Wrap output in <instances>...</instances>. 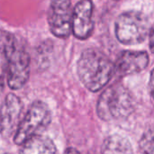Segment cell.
Segmentation results:
<instances>
[{
    "label": "cell",
    "mask_w": 154,
    "mask_h": 154,
    "mask_svg": "<svg viewBox=\"0 0 154 154\" xmlns=\"http://www.w3.org/2000/svg\"><path fill=\"white\" fill-rule=\"evenodd\" d=\"M77 69L80 81L92 92L102 89L115 72L114 64L109 58L96 49H88L81 53Z\"/></svg>",
    "instance_id": "6da1fadb"
},
{
    "label": "cell",
    "mask_w": 154,
    "mask_h": 154,
    "mask_svg": "<svg viewBox=\"0 0 154 154\" xmlns=\"http://www.w3.org/2000/svg\"><path fill=\"white\" fill-rule=\"evenodd\" d=\"M0 50L6 59V77L10 88H22L30 74V56L15 37L8 32L0 35Z\"/></svg>",
    "instance_id": "7a4b0ae2"
},
{
    "label": "cell",
    "mask_w": 154,
    "mask_h": 154,
    "mask_svg": "<svg viewBox=\"0 0 154 154\" xmlns=\"http://www.w3.org/2000/svg\"><path fill=\"white\" fill-rule=\"evenodd\" d=\"M134 110V98L122 84L116 83L107 88L99 97L97 105L98 116L106 122L123 120Z\"/></svg>",
    "instance_id": "3957f363"
},
{
    "label": "cell",
    "mask_w": 154,
    "mask_h": 154,
    "mask_svg": "<svg viewBox=\"0 0 154 154\" xmlns=\"http://www.w3.org/2000/svg\"><path fill=\"white\" fill-rule=\"evenodd\" d=\"M51 121L49 106L42 101H34L20 122L14 134V142L17 145H23L28 140L41 135L49 126Z\"/></svg>",
    "instance_id": "277c9868"
},
{
    "label": "cell",
    "mask_w": 154,
    "mask_h": 154,
    "mask_svg": "<svg viewBox=\"0 0 154 154\" xmlns=\"http://www.w3.org/2000/svg\"><path fill=\"white\" fill-rule=\"evenodd\" d=\"M149 32V20L138 11L123 13L116 22V35L124 44H137L145 40Z\"/></svg>",
    "instance_id": "5b68a950"
},
{
    "label": "cell",
    "mask_w": 154,
    "mask_h": 154,
    "mask_svg": "<svg viewBox=\"0 0 154 154\" xmlns=\"http://www.w3.org/2000/svg\"><path fill=\"white\" fill-rule=\"evenodd\" d=\"M71 2L67 0L52 1L48 12V23L53 35L59 38H67L72 32Z\"/></svg>",
    "instance_id": "8992f818"
},
{
    "label": "cell",
    "mask_w": 154,
    "mask_h": 154,
    "mask_svg": "<svg viewBox=\"0 0 154 154\" xmlns=\"http://www.w3.org/2000/svg\"><path fill=\"white\" fill-rule=\"evenodd\" d=\"M22 110L21 99L14 94H8L0 106V133L4 137L11 136L17 130Z\"/></svg>",
    "instance_id": "52a82bcc"
},
{
    "label": "cell",
    "mask_w": 154,
    "mask_h": 154,
    "mask_svg": "<svg viewBox=\"0 0 154 154\" xmlns=\"http://www.w3.org/2000/svg\"><path fill=\"white\" fill-rule=\"evenodd\" d=\"M93 3L88 0L79 2L73 8L72 32L79 40L88 39L93 32Z\"/></svg>",
    "instance_id": "ba28073f"
},
{
    "label": "cell",
    "mask_w": 154,
    "mask_h": 154,
    "mask_svg": "<svg viewBox=\"0 0 154 154\" xmlns=\"http://www.w3.org/2000/svg\"><path fill=\"white\" fill-rule=\"evenodd\" d=\"M148 63L149 55L146 51H125L119 54L114 68L117 76L125 77L143 71Z\"/></svg>",
    "instance_id": "9c48e42d"
},
{
    "label": "cell",
    "mask_w": 154,
    "mask_h": 154,
    "mask_svg": "<svg viewBox=\"0 0 154 154\" xmlns=\"http://www.w3.org/2000/svg\"><path fill=\"white\" fill-rule=\"evenodd\" d=\"M19 154H58V151L50 138L38 135L25 142Z\"/></svg>",
    "instance_id": "30bf717a"
},
{
    "label": "cell",
    "mask_w": 154,
    "mask_h": 154,
    "mask_svg": "<svg viewBox=\"0 0 154 154\" xmlns=\"http://www.w3.org/2000/svg\"><path fill=\"white\" fill-rule=\"evenodd\" d=\"M102 154H133V148L128 139L113 134L108 136L103 143Z\"/></svg>",
    "instance_id": "8fae6325"
},
{
    "label": "cell",
    "mask_w": 154,
    "mask_h": 154,
    "mask_svg": "<svg viewBox=\"0 0 154 154\" xmlns=\"http://www.w3.org/2000/svg\"><path fill=\"white\" fill-rule=\"evenodd\" d=\"M139 147L142 154H154V126L143 133Z\"/></svg>",
    "instance_id": "7c38bea8"
},
{
    "label": "cell",
    "mask_w": 154,
    "mask_h": 154,
    "mask_svg": "<svg viewBox=\"0 0 154 154\" xmlns=\"http://www.w3.org/2000/svg\"><path fill=\"white\" fill-rule=\"evenodd\" d=\"M149 91L152 96V97L154 99V69L151 73L150 82H149Z\"/></svg>",
    "instance_id": "4fadbf2b"
},
{
    "label": "cell",
    "mask_w": 154,
    "mask_h": 154,
    "mask_svg": "<svg viewBox=\"0 0 154 154\" xmlns=\"http://www.w3.org/2000/svg\"><path fill=\"white\" fill-rule=\"evenodd\" d=\"M149 42H150V48L151 51L154 53V24L150 29V34H149Z\"/></svg>",
    "instance_id": "5bb4252c"
},
{
    "label": "cell",
    "mask_w": 154,
    "mask_h": 154,
    "mask_svg": "<svg viewBox=\"0 0 154 154\" xmlns=\"http://www.w3.org/2000/svg\"><path fill=\"white\" fill-rule=\"evenodd\" d=\"M64 154H80L79 153V152L78 151V150H76L75 148H68L66 151H65V152Z\"/></svg>",
    "instance_id": "9a60e30c"
}]
</instances>
